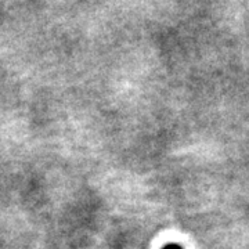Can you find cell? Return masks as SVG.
<instances>
[{
	"label": "cell",
	"instance_id": "cell-1",
	"mask_svg": "<svg viewBox=\"0 0 249 249\" xmlns=\"http://www.w3.org/2000/svg\"><path fill=\"white\" fill-rule=\"evenodd\" d=\"M163 249H183L180 245H178V244H169V245H166Z\"/></svg>",
	"mask_w": 249,
	"mask_h": 249
}]
</instances>
